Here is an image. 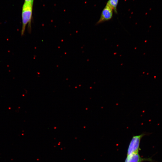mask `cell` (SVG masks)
<instances>
[{
  "instance_id": "7a4b0ae2",
  "label": "cell",
  "mask_w": 162,
  "mask_h": 162,
  "mask_svg": "<svg viewBox=\"0 0 162 162\" xmlns=\"http://www.w3.org/2000/svg\"><path fill=\"white\" fill-rule=\"evenodd\" d=\"M145 135V134H142L133 136L128 147L127 156L134 153H138L140 150V145L141 140Z\"/></svg>"
},
{
  "instance_id": "3957f363",
  "label": "cell",
  "mask_w": 162,
  "mask_h": 162,
  "mask_svg": "<svg viewBox=\"0 0 162 162\" xmlns=\"http://www.w3.org/2000/svg\"><path fill=\"white\" fill-rule=\"evenodd\" d=\"M113 9L111 8L106 4L101 11L100 17L96 23V25L111 19L113 16Z\"/></svg>"
},
{
  "instance_id": "277c9868",
  "label": "cell",
  "mask_w": 162,
  "mask_h": 162,
  "mask_svg": "<svg viewBox=\"0 0 162 162\" xmlns=\"http://www.w3.org/2000/svg\"><path fill=\"white\" fill-rule=\"evenodd\" d=\"M151 160V159L149 158H142L138 153H136L127 156L124 162H142L144 161H149Z\"/></svg>"
},
{
  "instance_id": "8992f818",
  "label": "cell",
  "mask_w": 162,
  "mask_h": 162,
  "mask_svg": "<svg viewBox=\"0 0 162 162\" xmlns=\"http://www.w3.org/2000/svg\"><path fill=\"white\" fill-rule=\"evenodd\" d=\"M24 2L29 3H34V0H24Z\"/></svg>"
},
{
  "instance_id": "5b68a950",
  "label": "cell",
  "mask_w": 162,
  "mask_h": 162,
  "mask_svg": "<svg viewBox=\"0 0 162 162\" xmlns=\"http://www.w3.org/2000/svg\"><path fill=\"white\" fill-rule=\"evenodd\" d=\"M119 0H108L106 4L108 5L113 10L114 12L117 13V7Z\"/></svg>"
},
{
  "instance_id": "6da1fadb",
  "label": "cell",
  "mask_w": 162,
  "mask_h": 162,
  "mask_svg": "<svg viewBox=\"0 0 162 162\" xmlns=\"http://www.w3.org/2000/svg\"><path fill=\"white\" fill-rule=\"evenodd\" d=\"M33 5V4L25 2L22 5L21 14L22 26L21 32L22 36L25 33L27 25L28 32H31Z\"/></svg>"
}]
</instances>
